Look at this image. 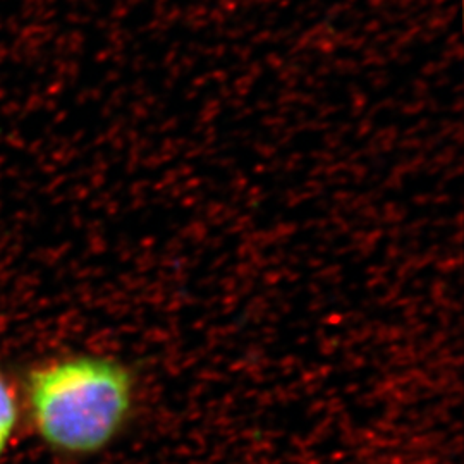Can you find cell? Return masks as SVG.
<instances>
[{"label": "cell", "mask_w": 464, "mask_h": 464, "mask_svg": "<svg viewBox=\"0 0 464 464\" xmlns=\"http://www.w3.org/2000/svg\"><path fill=\"white\" fill-rule=\"evenodd\" d=\"M19 420L16 389L9 377L0 370V459L9 448Z\"/></svg>", "instance_id": "7a4b0ae2"}, {"label": "cell", "mask_w": 464, "mask_h": 464, "mask_svg": "<svg viewBox=\"0 0 464 464\" xmlns=\"http://www.w3.org/2000/svg\"><path fill=\"white\" fill-rule=\"evenodd\" d=\"M26 402L38 437L67 456H93L128 427L136 404L130 366L105 356L78 354L36 366Z\"/></svg>", "instance_id": "6da1fadb"}]
</instances>
